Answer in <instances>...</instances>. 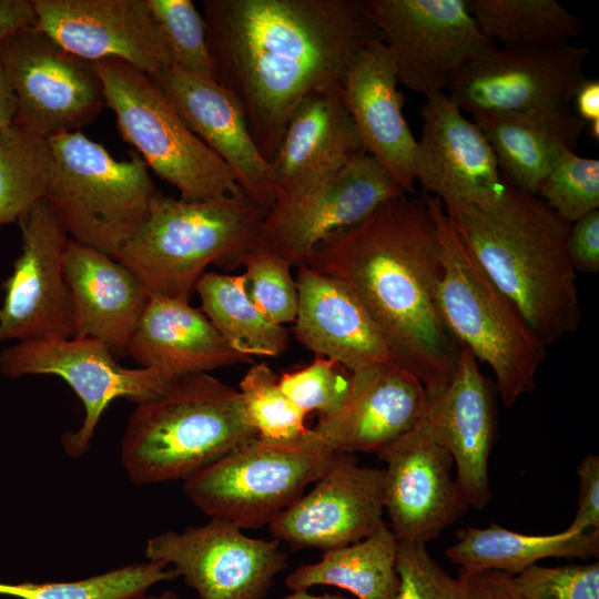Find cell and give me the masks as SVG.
I'll list each match as a JSON object with an SVG mask.
<instances>
[{
	"instance_id": "cell-32",
	"label": "cell",
	"mask_w": 599,
	"mask_h": 599,
	"mask_svg": "<svg viewBox=\"0 0 599 599\" xmlns=\"http://www.w3.org/2000/svg\"><path fill=\"white\" fill-rule=\"evenodd\" d=\"M195 292L201 300V311L237 353L275 357L286 351L287 329L271 321L252 302L243 274L206 272Z\"/></svg>"
},
{
	"instance_id": "cell-15",
	"label": "cell",
	"mask_w": 599,
	"mask_h": 599,
	"mask_svg": "<svg viewBox=\"0 0 599 599\" xmlns=\"http://www.w3.org/2000/svg\"><path fill=\"white\" fill-rule=\"evenodd\" d=\"M589 48L494 47L469 62L447 91L473 116L519 112L545 105H570L587 79Z\"/></svg>"
},
{
	"instance_id": "cell-26",
	"label": "cell",
	"mask_w": 599,
	"mask_h": 599,
	"mask_svg": "<svg viewBox=\"0 0 599 599\" xmlns=\"http://www.w3.org/2000/svg\"><path fill=\"white\" fill-rule=\"evenodd\" d=\"M364 153L342 84L311 92L293 111L271 162L276 200L303 191Z\"/></svg>"
},
{
	"instance_id": "cell-45",
	"label": "cell",
	"mask_w": 599,
	"mask_h": 599,
	"mask_svg": "<svg viewBox=\"0 0 599 599\" xmlns=\"http://www.w3.org/2000/svg\"><path fill=\"white\" fill-rule=\"evenodd\" d=\"M457 581L460 599H525L506 572L459 570Z\"/></svg>"
},
{
	"instance_id": "cell-37",
	"label": "cell",
	"mask_w": 599,
	"mask_h": 599,
	"mask_svg": "<svg viewBox=\"0 0 599 599\" xmlns=\"http://www.w3.org/2000/svg\"><path fill=\"white\" fill-rule=\"evenodd\" d=\"M537 195L575 223L599 207V161L565 151L540 182Z\"/></svg>"
},
{
	"instance_id": "cell-11",
	"label": "cell",
	"mask_w": 599,
	"mask_h": 599,
	"mask_svg": "<svg viewBox=\"0 0 599 599\" xmlns=\"http://www.w3.org/2000/svg\"><path fill=\"white\" fill-rule=\"evenodd\" d=\"M383 35L399 84L425 97L448 91L461 70L496 47L467 0H361Z\"/></svg>"
},
{
	"instance_id": "cell-33",
	"label": "cell",
	"mask_w": 599,
	"mask_h": 599,
	"mask_svg": "<svg viewBox=\"0 0 599 599\" xmlns=\"http://www.w3.org/2000/svg\"><path fill=\"white\" fill-rule=\"evenodd\" d=\"M483 33L502 48L569 44L582 21L555 0H467Z\"/></svg>"
},
{
	"instance_id": "cell-16",
	"label": "cell",
	"mask_w": 599,
	"mask_h": 599,
	"mask_svg": "<svg viewBox=\"0 0 599 599\" xmlns=\"http://www.w3.org/2000/svg\"><path fill=\"white\" fill-rule=\"evenodd\" d=\"M377 456L386 464L384 505L397 541L426 545L469 508L451 476L453 457L427 409Z\"/></svg>"
},
{
	"instance_id": "cell-13",
	"label": "cell",
	"mask_w": 599,
	"mask_h": 599,
	"mask_svg": "<svg viewBox=\"0 0 599 599\" xmlns=\"http://www.w3.org/2000/svg\"><path fill=\"white\" fill-rule=\"evenodd\" d=\"M403 193L378 162L361 154L303 191L276 200L263 220L256 246L298 267L327 237Z\"/></svg>"
},
{
	"instance_id": "cell-8",
	"label": "cell",
	"mask_w": 599,
	"mask_h": 599,
	"mask_svg": "<svg viewBox=\"0 0 599 599\" xmlns=\"http://www.w3.org/2000/svg\"><path fill=\"white\" fill-rule=\"evenodd\" d=\"M122 139L183 201L243 194L230 166L186 125L151 78L119 59L91 62Z\"/></svg>"
},
{
	"instance_id": "cell-2",
	"label": "cell",
	"mask_w": 599,
	"mask_h": 599,
	"mask_svg": "<svg viewBox=\"0 0 599 599\" xmlns=\"http://www.w3.org/2000/svg\"><path fill=\"white\" fill-rule=\"evenodd\" d=\"M303 265L336 278L361 301L397 365L427 392L448 386L459 346L440 321L439 243L424 197L396 195L318 244Z\"/></svg>"
},
{
	"instance_id": "cell-4",
	"label": "cell",
	"mask_w": 599,
	"mask_h": 599,
	"mask_svg": "<svg viewBox=\"0 0 599 599\" xmlns=\"http://www.w3.org/2000/svg\"><path fill=\"white\" fill-rule=\"evenodd\" d=\"M267 211L244 194L183 201L156 192L116 261L150 295L190 302L206 268L233 270L256 245Z\"/></svg>"
},
{
	"instance_id": "cell-31",
	"label": "cell",
	"mask_w": 599,
	"mask_h": 599,
	"mask_svg": "<svg viewBox=\"0 0 599 599\" xmlns=\"http://www.w3.org/2000/svg\"><path fill=\"white\" fill-rule=\"evenodd\" d=\"M396 554L397 539L385 524L359 541L325 550L315 564L301 565L285 585L292 591L334 586L357 599H396Z\"/></svg>"
},
{
	"instance_id": "cell-27",
	"label": "cell",
	"mask_w": 599,
	"mask_h": 599,
	"mask_svg": "<svg viewBox=\"0 0 599 599\" xmlns=\"http://www.w3.org/2000/svg\"><path fill=\"white\" fill-rule=\"evenodd\" d=\"M427 390L397 364L363 377L352 376L347 404L336 414L318 416L313 428L337 451H378L423 417Z\"/></svg>"
},
{
	"instance_id": "cell-44",
	"label": "cell",
	"mask_w": 599,
	"mask_h": 599,
	"mask_svg": "<svg viewBox=\"0 0 599 599\" xmlns=\"http://www.w3.org/2000/svg\"><path fill=\"white\" fill-rule=\"evenodd\" d=\"M568 255L575 271L599 272V211L595 210L571 224Z\"/></svg>"
},
{
	"instance_id": "cell-50",
	"label": "cell",
	"mask_w": 599,
	"mask_h": 599,
	"mask_svg": "<svg viewBox=\"0 0 599 599\" xmlns=\"http://www.w3.org/2000/svg\"><path fill=\"white\" fill-rule=\"evenodd\" d=\"M144 599H179V597L176 596L175 592L171 590H166L159 596H149V597H145Z\"/></svg>"
},
{
	"instance_id": "cell-39",
	"label": "cell",
	"mask_w": 599,
	"mask_h": 599,
	"mask_svg": "<svg viewBox=\"0 0 599 599\" xmlns=\"http://www.w3.org/2000/svg\"><path fill=\"white\" fill-rule=\"evenodd\" d=\"M245 290L252 302L273 322H294L298 294L292 264L284 257L255 246L241 260Z\"/></svg>"
},
{
	"instance_id": "cell-7",
	"label": "cell",
	"mask_w": 599,
	"mask_h": 599,
	"mask_svg": "<svg viewBox=\"0 0 599 599\" xmlns=\"http://www.w3.org/2000/svg\"><path fill=\"white\" fill-rule=\"evenodd\" d=\"M49 143L52 174L44 199L72 240L114 258L158 192L146 163L139 154L116 161L81 131Z\"/></svg>"
},
{
	"instance_id": "cell-42",
	"label": "cell",
	"mask_w": 599,
	"mask_h": 599,
	"mask_svg": "<svg viewBox=\"0 0 599 599\" xmlns=\"http://www.w3.org/2000/svg\"><path fill=\"white\" fill-rule=\"evenodd\" d=\"M396 570V599H460L457 578L441 568L426 545L397 541Z\"/></svg>"
},
{
	"instance_id": "cell-38",
	"label": "cell",
	"mask_w": 599,
	"mask_h": 599,
	"mask_svg": "<svg viewBox=\"0 0 599 599\" xmlns=\"http://www.w3.org/2000/svg\"><path fill=\"white\" fill-rule=\"evenodd\" d=\"M172 52L175 68L215 80L203 16L191 0H148Z\"/></svg>"
},
{
	"instance_id": "cell-36",
	"label": "cell",
	"mask_w": 599,
	"mask_h": 599,
	"mask_svg": "<svg viewBox=\"0 0 599 599\" xmlns=\"http://www.w3.org/2000/svg\"><path fill=\"white\" fill-rule=\"evenodd\" d=\"M237 390L258 438L283 443L300 439L308 433L306 414L282 390L277 375L267 364L252 363Z\"/></svg>"
},
{
	"instance_id": "cell-28",
	"label": "cell",
	"mask_w": 599,
	"mask_h": 599,
	"mask_svg": "<svg viewBox=\"0 0 599 599\" xmlns=\"http://www.w3.org/2000/svg\"><path fill=\"white\" fill-rule=\"evenodd\" d=\"M126 355L169 380L236 364L252 357L234 351L190 302L150 295Z\"/></svg>"
},
{
	"instance_id": "cell-12",
	"label": "cell",
	"mask_w": 599,
	"mask_h": 599,
	"mask_svg": "<svg viewBox=\"0 0 599 599\" xmlns=\"http://www.w3.org/2000/svg\"><path fill=\"white\" fill-rule=\"evenodd\" d=\"M0 373L9 379L55 375L68 383L85 414L79 429L62 436L63 449L73 458L87 453L102 414L114 399L142 403L160 395L171 383L151 368L121 366L110 349L93 338L58 335L2 348Z\"/></svg>"
},
{
	"instance_id": "cell-5",
	"label": "cell",
	"mask_w": 599,
	"mask_h": 599,
	"mask_svg": "<svg viewBox=\"0 0 599 599\" xmlns=\"http://www.w3.org/2000/svg\"><path fill=\"white\" fill-rule=\"evenodd\" d=\"M256 436L236 388L210 374L189 375L136 404L121 461L136 485L185 480Z\"/></svg>"
},
{
	"instance_id": "cell-40",
	"label": "cell",
	"mask_w": 599,
	"mask_h": 599,
	"mask_svg": "<svg viewBox=\"0 0 599 599\" xmlns=\"http://www.w3.org/2000/svg\"><path fill=\"white\" fill-rule=\"evenodd\" d=\"M278 384L305 414L329 416L339 412L352 392V374L339 363L319 355L307 366L284 373Z\"/></svg>"
},
{
	"instance_id": "cell-17",
	"label": "cell",
	"mask_w": 599,
	"mask_h": 599,
	"mask_svg": "<svg viewBox=\"0 0 599 599\" xmlns=\"http://www.w3.org/2000/svg\"><path fill=\"white\" fill-rule=\"evenodd\" d=\"M17 223L21 248L2 283L0 343L51 335L72 337V309L62 266L70 237L44 197Z\"/></svg>"
},
{
	"instance_id": "cell-23",
	"label": "cell",
	"mask_w": 599,
	"mask_h": 599,
	"mask_svg": "<svg viewBox=\"0 0 599 599\" xmlns=\"http://www.w3.org/2000/svg\"><path fill=\"white\" fill-rule=\"evenodd\" d=\"M392 54L384 41L363 47L349 62L343 98L366 154L378 162L406 194L415 193L414 156L417 140L403 114Z\"/></svg>"
},
{
	"instance_id": "cell-25",
	"label": "cell",
	"mask_w": 599,
	"mask_h": 599,
	"mask_svg": "<svg viewBox=\"0 0 599 599\" xmlns=\"http://www.w3.org/2000/svg\"><path fill=\"white\" fill-rule=\"evenodd\" d=\"M73 335L93 338L119 359L126 355L150 294L139 277L112 256L69 240L63 255Z\"/></svg>"
},
{
	"instance_id": "cell-34",
	"label": "cell",
	"mask_w": 599,
	"mask_h": 599,
	"mask_svg": "<svg viewBox=\"0 0 599 599\" xmlns=\"http://www.w3.org/2000/svg\"><path fill=\"white\" fill-rule=\"evenodd\" d=\"M51 174L48 140L14 124L0 126V231L44 197Z\"/></svg>"
},
{
	"instance_id": "cell-3",
	"label": "cell",
	"mask_w": 599,
	"mask_h": 599,
	"mask_svg": "<svg viewBox=\"0 0 599 599\" xmlns=\"http://www.w3.org/2000/svg\"><path fill=\"white\" fill-rule=\"evenodd\" d=\"M443 206L468 251L546 346L577 331L581 309L567 248L569 222L538 195L508 183L488 202Z\"/></svg>"
},
{
	"instance_id": "cell-47",
	"label": "cell",
	"mask_w": 599,
	"mask_h": 599,
	"mask_svg": "<svg viewBox=\"0 0 599 599\" xmlns=\"http://www.w3.org/2000/svg\"><path fill=\"white\" fill-rule=\"evenodd\" d=\"M576 100L578 116L586 123L599 120V81L586 79L578 88Z\"/></svg>"
},
{
	"instance_id": "cell-9",
	"label": "cell",
	"mask_w": 599,
	"mask_h": 599,
	"mask_svg": "<svg viewBox=\"0 0 599 599\" xmlns=\"http://www.w3.org/2000/svg\"><path fill=\"white\" fill-rule=\"evenodd\" d=\"M337 454L313 428L292 441L256 436L189 476L184 493L211 518L260 528L301 498Z\"/></svg>"
},
{
	"instance_id": "cell-24",
	"label": "cell",
	"mask_w": 599,
	"mask_h": 599,
	"mask_svg": "<svg viewBox=\"0 0 599 599\" xmlns=\"http://www.w3.org/2000/svg\"><path fill=\"white\" fill-rule=\"evenodd\" d=\"M434 429L456 466V483L468 507L484 508L490 500L489 456L495 438L491 388L475 356L459 345L448 386L427 392L426 407Z\"/></svg>"
},
{
	"instance_id": "cell-14",
	"label": "cell",
	"mask_w": 599,
	"mask_h": 599,
	"mask_svg": "<svg viewBox=\"0 0 599 599\" xmlns=\"http://www.w3.org/2000/svg\"><path fill=\"white\" fill-rule=\"evenodd\" d=\"M278 539L252 538L234 524L211 518L182 532L165 531L146 541L144 556L173 565L200 599H263L286 567Z\"/></svg>"
},
{
	"instance_id": "cell-30",
	"label": "cell",
	"mask_w": 599,
	"mask_h": 599,
	"mask_svg": "<svg viewBox=\"0 0 599 599\" xmlns=\"http://www.w3.org/2000/svg\"><path fill=\"white\" fill-rule=\"evenodd\" d=\"M445 555L463 571L495 570L515 576L547 558L598 557L599 529L525 535L497 524L466 527L458 530L456 542Z\"/></svg>"
},
{
	"instance_id": "cell-43",
	"label": "cell",
	"mask_w": 599,
	"mask_h": 599,
	"mask_svg": "<svg viewBox=\"0 0 599 599\" xmlns=\"http://www.w3.org/2000/svg\"><path fill=\"white\" fill-rule=\"evenodd\" d=\"M579 480L578 506L576 515L566 529L570 532H583L599 529V457L587 455L577 469Z\"/></svg>"
},
{
	"instance_id": "cell-46",
	"label": "cell",
	"mask_w": 599,
	"mask_h": 599,
	"mask_svg": "<svg viewBox=\"0 0 599 599\" xmlns=\"http://www.w3.org/2000/svg\"><path fill=\"white\" fill-rule=\"evenodd\" d=\"M34 23L32 0H0V40L22 27Z\"/></svg>"
},
{
	"instance_id": "cell-41",
	"label": "cell",
	"mask_w": 599,
	"mask_h": 599,
	"mask_svg": "<svg viewBox=\"0 0 599 599\" xmlns=\"http://www.w3.org/2000/svg\"><path fill=\"white\" fill-rule=\"evenodd\" d=\"M525 599H599V564L532 565L514 576Z\"/></svg>"
},
{
	"instance_id": "cell-6",
	"label": "cell",
	"mask_w": 599,
	"mask_h": 599,
	"mask_svg": "<svg viewBox=\"0 0 599 599\" xmlns=\"http://www.w3.org/2000/svg\"><path fill=\"white\" fill-rule=\"evenodd\" d=\"M423 197L439 243L436 306L440 321L459 345L490 366L504 405L511 407L535 388L546 345L468 251L441 201Z\"/></svg>"
},
{
	"instance_id": "cell-19",
	"label": "cell",
	"mask_w": 599,
	"mask_h": 599,
	"mask_svg": "<svg viewBox=\"0 0 599 599\" xmlns=\"http://www.w3.org/2000/svg\"><path fill=\"white\" fill-rule=\"evenodd\" d=\"M384 469L338 451L314 488L281 511L271 534L294 550L323 551L359 541L385 525Z\"/></svg>"
},
{
	"instance_id": "cell-18",
	"label": "cell",
	"mask_w": 599,
	"mask_h": 599,
	"mask_svg": "<svg viewBox=\"0 0 599 599\" xmlns=\"http://www.w3.org/2000/svg\"><path fill=\"white\" fill-rule=\"evenodd\" d=\"M39 29L71 54L94 62L119 59L153 75L173 67L148 0H32Z\"/></svg>"
},
{
	"instance_id": "cell-20",
	"label": "cell",
	"mask_w": 599,
	"mask_h": 599,
	"mask_svg": "<svg viewBox=\"0 0 599 599\" xmlns=\"http://www.w3.org/2000/svg\"><path fill=\"white\" fill-rule=\"evenodd\" d=\"M416 142L414 177L424 193L444 205L480 204L505 187L494 150L475 121L445 92L426 95Z\"/></svg>"
},
{
	"instance_id": "cell-51",
	"label": "cell",
	"mask_w": 599,
	"mask_h": 599,
	"mask_svg": "<svg viewBox=\"0 0 599 599\" xmlns=\"http://www.w3.org/2000/svg\"><path fill=\"white\" fill-rule=\"evenodd\" d=\"M589 132L592 139L599 140V120L589 123Z\"/></svg>"
},
{
	"instance_id": "cell-48",
	"label": "cell",
	"mask_w": 599,
	"mask_h": 599,
	"mask_svg": "<svg viewBox=\"0 0 599 599\" xmlns=\"http://www.w3.org/2000/svg\"><path fill=\"white\" fill-rule=\"evenodd\" d=\"M17 101L8 80L0 50V126L13 124Z\"/></svg>"
},
{
	"instance_id": "cell-21",
	"label": "cell",
	"mask_w": 599,
	"mask_h": 599,
	"mask_svg": "<svg viewBox=\"0 0 599 599\" xmlns=\"http://www.w3.org/2000/svg\"><path fill=\"white\" fill-rule=\"evenodd\" d=\"M151 78L191 131L230 166L242 193L268 211L276 200L272 167L258 151L232 95L216 80L175 67Z\"/></svg>"
},
{
	"instance_id": "cell-49",
	"label": "cell",
	"mask_w": 599,
	"mask_h": 599,
	"mask_svg": "<svg viewBox=\"0 0 599 599\" xmlns=\"http://www.w3.org/2000/svg\"><path fill=\"white\" fill-rule=\"evenodd\" d=\"M280 599H347V598L342 595H329V593H325L323 596H314L307 592V590H296Z\"/></svg>"
},
{
	"instance_id": "cell-10",
	"label": "cell",
	"mask_w": 599,
	"mask_h": 599,
	"mask_svg": "<svg viewBox=\"0 0 599 599\" xmlns=\"http://www.w3.org/2000/svg\"><path fill=\"white\" fill-rule=\"evenodd\" d=\"M0 50L17 101L14 125L49 141L80 131L106 108L91 62L68 52L37 26L8 34Z\"/></svg>"
},
{
	"instance_id": "cell-1",
	"label": "cell",
	"mask_w": 599,
	"mask_h": 599,
	"mask_svg": "<svg viewBox=\"0 0 599 599\" xmlns=\"http://www.w3.org/2000/svg\"><path fill=\"white\" fill-rule=\"evenodd\" d=\"M203 12L215 80L270 164L300 102L383 41L361 0H204Z\"/></svg>"
},
{
	"instance_id": "cell-35",
	"label": "cell",
	"mask_w": 599,
	"mask_h": 599,
	"mask_svg": "<svg viewBox=\"0 0 599 599\" xmlns=\"http://www.w3.org/2000/svg\"><path fill=\"white\" fill-rule=\"evenodd\" d=\"M162 561L133 564L78 581L0 582V596L20 599H144L154 583L179 575Z\"/></svg>"
},
{
	"instance_id": "cell-22",
	"label": "cell",
	"mask_w": 599,
	"mask_h": 599,
	"mask_svg": "<svg viewBox=\"0 0 599 599\" xmlns=\"http://www.w3.org/2000/svg\"><path fill=\"white\" fill-rule=\"evenodd\" d=\"M297 268L293 332L306 349L339 363L353 377L396 364L376 323L345 284L306 265Z\"/></svg>"
},
{
	"instance_id": "cell-29",
	"label": "cell",
	"mask_w": 599,
	"mask_h": 599,
	"mask_svg": "<svg viewBox=\"0 0 599 599\" xmlns=\"http://www.w3.org/2000/svg\"><path fill=\"white\" fill-rule=\"evenodd\" d=\"M490 143L509 185L537 190L565 151L576 152L586 122L570 105H545L519 112L473 116Z\"/></svg>"
}]
</instances>
